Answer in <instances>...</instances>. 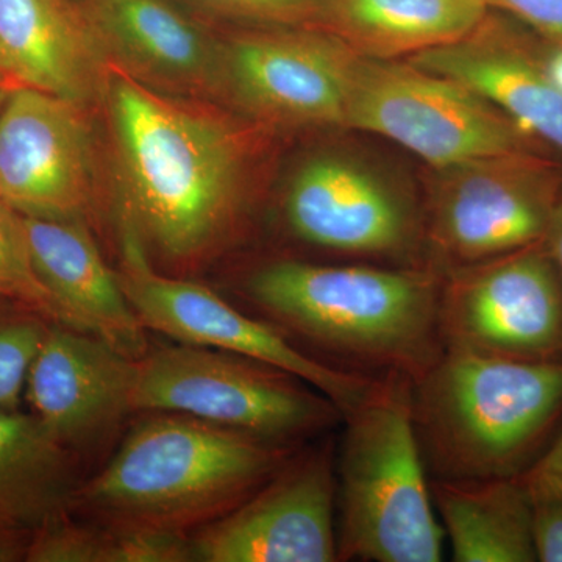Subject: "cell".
<instances>
[{"instance_id":"12","label":"cell","mask_w":562,"mask_h":562,"mask_svg":"<svg viewBox=\"0 0 562 562\" xmlns=\"http://www.w3.org/2000/svg\"><path fill=\"white\" fill-rule=\"evenodd\" d=\"M283 221L297 241L338 257L432 268L420 261L425 220L412 199L350 157L303 162L284 192Z\"/></svg>"},{"instance_id":"20","label":"cell","mask_w":562,"mask_h":562,"mask_svg":"<svg viewBox=\"0 0 562 562\" xmlns=\"http://www.w3.org/2000/svg\"><path fill=\"white\" fill-rule=\"evenodd\" d=\"M436 513L457 562H535L532 497L522 476L430 479Z\"/></svg>"},{"instance_id":"14","label":"cell","mask_w":562,"mask_h":562,"mask_svg":"<svg viewBox=\"0 0 562 562\" xmlns=\"http://www.w3.org/2000/svg\"><path fill=\"white\" fill-rule=\"evenodd\" d=\"M94 192L87 105L11 88L0 111V199L22 216L80 221Z\"/></svg>"},{"instance_id":"29","label":"cell","mask_w":562,"mask_h":562,"mask_svg":"<svg viewBox=\"0 0 562 562\" xmlns=\"http://www.w3.org/2000/svg\"><path fill=\"white\" fill-rule=\"evenodd\" d=\"M522 480L531 494L562 495V431L524 473Z\"/></svg>"},{"instance_id":"5","label":"cell","mask_w":562,"mask_h":562,"mask_svg":"<svg viewBox=\"0 0 562 562\" xmlns=\"http://www.w3.org/2000/svg\"><path fill=\"white\" fill-rule=\"evenodd\" d=\"M336 449L338 561L439 562L446 532L413 422L412 382L383 380L344 414Z\"/></svg>"},{"instance_id":"17","label":"cell","mask_w":562,"mask_h":562,"mask_svg":"<svg viewBox=\"0 0 562 562\" xmlns=\"http://www.w3.org/2000/svg\"><path fill=\"white\" fill-rule=\"evenodd\" d=\"M479 92L520 127L562 154V90L546 68L541 40L490 16L460 41L406 58Z\"/></svg>"},{"instance_id":"18","label":"cell","mask_w":562,"mask_h":562,"mask_svg":"<svg viewBox=\"0 0 562 562\" xmlns=\"http://www.w3.org/2000/svg\"><path fill=\"white\" fill-rule=\"evenodd\" d=\"M0 63L11 83L90 105L110 65L79 0H0Z\"/></svg>"},{"instance_id":"4","label":"cell","mask_w":562,"mask_h":562,"mask_svg":"<svg viewBox=\"0 0 562 562\" xmlns=\"http://www.w3.org/2000/svg\"><path fill=\"white\" fill-rule=\"evenodd\" d=\"M291 454L292 447L171 413L136 425L76 501L116 524L181 532L231 512Z\"/></svg>"},{"instance_id":"8","label":"cell","mask_w":562,"mask_h":562,"mask_svg":"<svg viewBox=\"0 0 562 562\" xmlns=\"http://www.w3.org/2000/svg\"><path fill=\"white\" fill-rule=\"evenodd\" d=\"M438 172L424 220L439 272L546 239L562 191V166L549 151L476 158Z\"/></svg>"},{"instance_id":"7","label":"cell","mask_w":562,"mask_h":562,"mask_svg":"<svg viewBox=\"0 0 562 562\" xmlns=\"http://www.w3.org/2000/svg\"><path fill=\"white\" fill-rule=\"evenodd\" d=\"M346 128L395 140L436 169L552 150L479 92L406 60L361 57Z\"/></svg>"},{"instance_id":"32","label":"cell","mask_w":562,"mask_h":562,"mask_svg":"<svg viewBox=\"0 0 562 562\" xmlns=\"http://www.w3.org/2000/svg\"><path fill=\"white\" fill-rule=\"evenodd\" d=\"M541 52L547 70L562 90V43L542 38Z\"/></svg>"},{"instance_id":"30","label":"cell","mask_w":562,"mask_h":562,"mask_svg":"<svg viewBox=\"0 0 562 562\" xmlns=\"http://www.w3.org/2000/svg\"><path fill=\"white\" fill-rule=\"evenodd\" d=\"M32 531L0 520V562L25 561Z\"/></svg>"},{"instance_id":"9","label":"cell","mask_w":562,"mask_h":562,"mask_svg":"<svg viewBox=\"0 0 562 562\" xmlns=\"http://www.w3.org/2000/svg\"><path fill=\"white\" fill-rule=\"evenodd\" d=\"M360 60L322 29L241 27L222 36L220 102L262 128H346Z\"/></svg>"},{"instance_id":"21","label":"cell","mask_w":562,"mask_h":562,"mask_svg":"<svg viewBox=\"0 0 562 562\" xmlns=\"http://www.w3.org/2000/svg\"><path fill=\"white\" fill-rule=\"evenodd\" d=\"M490 14L486 0H333L322 31L361 57L398 60L465 38Z\"/></svg>"},{"instance_id":"2","label":"cell","mask_w":562,"mask_h":562,"mask_svg":"<svg viewBox=\"0 0 562 562\" xmlns=\"http://www.w3.org/2000/svg\"><path fill=\"white\" fill-rule=\"evenodd\" d=\"M442 273L435 268L277 260L249 273L247 301L284 338L369 379L414 383L443 353Z\"/></svg>"},{"instance_id":"22","label":"cell","mask_w":562,"mask_h":562,"mask_svg":"<svg viewBox=\"0 0 562 562\" xmlns=\"http://www.w3.org/2000/svg\"><path fill=\"white\" fill-rule=\"evenodd\" d=\"M72 458L33 414L0 409V520L36 530L76 501Z\"/></svg>"},{"instance_id":"31","label":"cell","mask_w":562,"mask_h":562,"mask_svg":"<svg viewBox=\"0 0 562 562\" xmlns=\"http://www.w3.org/2000/svg\"><path fill=\"white\" fill-rule=\"evenodd\" d=\"M543 244H546L547 250L552 255L562 276V191Z\"/></svg>"},{"instance_id":"28","label":"cell","mask_w":562,"mask_h":562,"mask_svg":"<svg viewBox=\"0 0 562 562\" xmlns=\"http://www.w3.org/2000/svg\"><path fill=\"white\" fill-rule=\"evenodd\" d=\"M491 9L505 11L543 40L562 43V0H486Z\"/></svg>"},{"instance_id":"24","label":"cell","mask_w":562,"mask_h":562,"mask_svg":"<svg viewBox=\"0 0 562 562\" xmlns=\"http://www.w3.org/2000/svg\"><path fill=\"white\" fill-rule=\"evenodd\" d=\"M0 299L20 303L54 324L65 325L60 308L33 265L24 216L0 199Z\"/></svg>"},{"instance_id":"26","label":"cell","mask_w":562,"mask_h":562,"mask_svg":"<svg viewBox=\"0 0 562 562\" xmlns=\"http://www.w3.org/2000/svg\"><path fill=\"white\" fill-rule=\"evenodd\" d=\"M205 21L241 27L324 29L333 0H179Z\"/></svg>"},{"instance_id":"33","label":"cell","mask_w":562,"mask_h":562,"mask_svg":"<svg viewBox=\"0 0 562 562\" xmlns=\"http://www.w3.org/2000/svg\"><path fill=\"white\" fill-rule=\"evenodd\" d=\"M11 88H14L13 83H10L9 80L0 79V111H2L3 103H5L7 98H9Z\"/></svg>"},{"instance_id":"6","label":"cell","mask_w":562,"mask_h":562,"mask_svg":"<svg viewBox=\"0 0 562 562\" xmlns=\"http://www.w3.org/2000/svg\"><path fill=\"white\" fill-rule=\"evenodd\" d=\"M132 408L183 414L288 447L344 419L335 402L290 372L190 344L139 358Z\"/></svg>"},{"instance_id":"10","label":"cell","mask_w":562,"mask_h":562,"mask_svg":"<svg viewBox=\"0 0 562 562\" xmlns=\"http://www.w3.org/2000/svg\"><path fill=\"white\" fill-rule=\"evenodd\" d=\"M117 279L146 330L151 328L181 344L227 351L290 372L327 395L342 416L368 401L383 382L314 360L268 322L239 312L205 286L158 273L147 260L138 232L127 221Z\"/></svg>"},{"instance_id":"25","label":"cell","mask_w":562,"mask_h":562,"mask_svg":"<svg viewBox=\"0 0 562 562\" xmlns=\"http://www.w3.org/2000/svg\"><path fill=\"white\" fill-rule=\"evenodd\" d=\"M54 322L0 299V409H20L32 362Z\"/></svg>"},{"instance_id":"27","label":"cell","mask_w":562,"mask_h":562,"mask_svg":"<svg viewBox=\"0 0 562 562\" xmlns=\"http://www.w3.org/2000/svg\"><path fill=\"white\" fill-rule=\"evenodd\" d=\"M532 542L541 562H562V495L531 494Z\"/></svg>"},{"instance_id":"1","label":"cell","mask_w":562,"mask_h":562,"mask_svg":"<svg viewBox=\"0 0 562 562\" xmlns=\"http://www.w3.org/2000/svg\"><path fill=\"white\" fill-rule=\"evenodd\" d=\"M109 113L124 221L172 260L224 239L246 203L255 122L201 99L150 90L111 68Z\"/></svg>"},{"instance_id":"23","label":"cell","mask_w":562,"mask_h":562,"mask_svg":"<svg viewBox=\"0 0 562 562\" xmlns=\"http://www.w3.org/2000/svg\"><path fill=\"white\" fill-rule=\"evenodd\" d=\"M25 561L183 562L194 558L190 539L180 531L131 524L91 530L63 516L32 532Z\"/></svg>"},{"instance_id":"11","label":"cell","mask_w":562,"mask_h":562,"mask_svg":"<svg viewBox=\"0 0 562 562\" xmlns=\"http://www.w3.org/2000/svg\"><path fill=\"white\" fill-rule=\"evenodd\" d=\"M441 273L443 350L562 362V276L546 244Z\"/></svg>"},{"instance_id":"3","label":"cell","mask_w":562,"mask_h":562,"mask_svg":"<svg viewBox=\"0 0 562 562\" xmlns=\"http://www.w3.org/2000/svg\"><path fill=\"white\" fill-rule=\"evenodd\" d=\"M414 428L430 479L522 476L562 416V362L443 350L412 383Z\"/></svg>"},{"instance_id":"34","label":"cell","mask_w":562,"mask_h":562,"mask_svg":"<svg viewBox=\"0 0 562 562\" xmlns=\"http://www.w3.org/2000/svg\"><path fill=\"white\" fill-rule=\"evenodd\" d=\"M0 79L10 81L9 77L5 76V70H3V68H2V63H0ZM10 83H11V81H10ZM14 87H16V85H14Z\"/></svg>"},{"instance_id":"13","label":"cell","mask_w":562,"mask_h":562,"mask_svg":"<svg viewBox=\"0 0 562 562\" xmlns=\"http://www.w3.org/2000/svg\"><path fill=\"white\" fill-rule=\"evenodd\" d=\"M191 546L194 561L202 562L338 561L335 439L291 454Z\"/></svg>"},{"instance_id":"15","label":"cell","mask_w":562,"mask_h":562,"mask_svg":"<svg viewBox=\"0 0 562 562\" xmlns=\"http://www.w3.org/2000/svg\"><path fill=\"white\" fill-rule=\"evenodd\" d=\"M111 68L150 90L220 102L222 36L179 0H79Z\"/></svg>"},{"instance_id":"19","label":"cell","mask_w":562,"mask_h":562,"mask_svg":"<svg viewBox=\"0 0 562 562\" xmlns=\"http://www.w3.org/2000/svg\"><path fill=\"white\" fill-rule=\"evenodd\" d=\"M24 225L36 273L66 327L90 333L133 360L144 357L146 327L83 224L24 216Z\"/></svg>"},{"instance_id":"16","label":"cell","mask_w":562,"mask_h":562,"mask_svg":"<svg viewBox=\"0 0 562 562\" xmlns=\"http://www.w3.org/2000/svg\"><path fill=\"white\" fill-rule=\"evenodd\" d=\"M138 360L90 333L50 324L25 384L32 414L72 447L132 408Z\"/></svg>"}]
</instances>
